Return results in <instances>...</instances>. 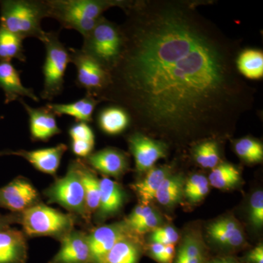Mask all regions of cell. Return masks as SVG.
<instances>
[{
  "label": "cell",
  "instance_id": "cell-32",
  "mask_svg": "<svg viewBox=\"0 0 263 263\" xmlns=\"http://www.w3.org/2000/svg\"><path fill=\"white\" fill-rule=\"evenodd\" d=\"M234 148L238 157L249 163H257L263 160L262 144L253 138L238 140L235 143Z\"/></svg>",
  "mask_w": 263,
  "mask_h": 263
},
{
  "label": "cell",
  "instance_id": "cell-14",
  "mask_svg": "<svg viewBox=\"0 0 263 263\" xmlns=\"http://www.w3.org/2000/svg\"><path fill=\"white\" fill-rule=\"evenodd\" d=\"M60 242L58 252L48 263H91L87 233L74 229Z\"/></svg>",
  "mask_w": 263,
  "mask_h": 263
},
{
  "label": "cell",
  "instance_id": "cell-21",
  "mask_svg": "<svg viewBox=\"0 0 263 263\" xmlns=\"http://www.w3.org/2000/svg\"><path fill=\"white\" fill-rule=\"evenodd\" d=\"M208 233L216 243L228 247H238L245 243V235L236 221L224 219L209 226Z\"/></svg>",
  "mask_w": 263,
  "mask_h": 263
},
{
  "label": "cell",
  "instance_id": "cell-5",
  "mask_svg": "<svg viewBox=\"0 0 263 263\" xmlns=\"http://www.w3.org/2000/svg\"><path fill=\"white\" fill-rule=\"evenodd\" d=\"M43 43L46 57L43 66V86L40 97L51 102L63 91L66 70L70 63V51L60 41V33L57 31L46 32Z\"/></svg>",
  "mask_w": 263,
  "mask_h": 263
},
{
  "label": "cell",
  "instance_id": "cell-6",
  "mask_svg": "<svg viewBox=\"0 0 263 263\" xmlns=\"http://www.w3.org/2000/svg\"><path fill=\"white\" fill-rule=\"evenodd\" d=\"M43 194L49 203L58 204L70 214L90 221L78 160L71 161L65 176L55 180Z\"/></svg>",
  "mask_w": 263,
  "mask_h": 263
},
{
  "label": "cell",
  "instance_id": "cell-8",
  "mask_svg": "<svg viewBox=\"0 0 263 263\" xmlns=\"http://www.w3.org/2000/svg\"><path fill=\"white\" fill-rule=\"evenodd\" d=\"M69 51L70 63L76 69V85L86 90V95L98 99L108 86V71L81 48H69Z\"/></svg>",
  "mask_w": 263,
  "mask_h": 263
},
{
  "label": "cell",
  "instance_id": "cell-30",
  "mask_svg": "<svg viewBox=\"0 0 263 263\" xmlns=\"http://www.w3.org/2000/svg\"><path fill=\"white\" fill-rule=\"evenodd\" d=\"M208 180L214 187L220 190L231 188L239 182L240 171L233 164H219L212 169Z\"/></svg>",
  "mask_w": 263,
  "mask_h": 263
},
{
  "label": "cell",
  "instance_id": "cell-27",
  "mask_svg": "<svg viewBox=\"0 0 263 263\" xmlns=\"http://www.w3.org/2000/svg\"><path fill=\"white\" fill-rule=\"evenodd\" d=\"M175 263H206L205 249L198 235L191 233L185 235Z\"/></svg>",
  "mask_w": 263,
  "mask_h": 263
},
{
  "label": "cell",
  "instance_id": "cell-29",
  "mask_svg": "<svg viewBox=\"0 0 263 263\" xmlns=\"http://www.w3.org/2000/svg\"><path fill=\"white\" fill-rule=\"evenodd\" d=\"M184 188V180L181 175H170L162 183L155 199L164 206H174L181 200Z\"/></svg>",
  "mask_w": 263,
  "mask_h": 263
},
{
  "label": "cell",
  "instance_id": "cell-35",
  "mask_svg": "<svg viewBox=\"0 0 263 263\" xmlns=\"http://www.w3.org/2000/svg\"><path fill=\"white\" fill-rule=\"evenodd\" d=\"M179 235L175 228L171 226L157 228L152 231L151 240L163 245H175L179 240Z\"/></svg>",
  "mask_w": 263,
  "mask_h": 263
},
{
  "label": "cell",
  "instance_id": "cell-43",
  "mask_svg": "<svg viewBox=\"0 0 263 263\" xmlns=\"http://www.w3.org/2000/svg\"><path fill=\"white\" fill-rule=\"evenodd\" d=\"M3 119V117H0V120ZM5 155H13V151L11 150H5L0 151V157Z\"/></svg>",
  "mask_w": 263,
  "mask_h": 263
},
{
  "label": "cell",
  "instance_id": "cell-20",
  "mask_svg": "<svg viewBox=\"0 0 263 263\" xmlns=\"http://www.w3.org/2000/svg\"><path fill=\"white\" fill-rule=\"evenodd\" d=\"M171 175L167 166L151 168L147 171L146 176L141 181L132 184L131 187L136 192L142 204L148 205V202L155 200L156 194L164 180Z\"/></svg>",
  "mask_w": 263,
  "mask_h": 263
},
{
  "label": "cell",
  "instance_id": "cell-37",
  "mask_svg": "<svg viewBox=\"0 0 263 263\" xmlns=\"http://www.w3.org/2000/svg\"><path fill=\"white\" fill-rule=\"evenodd\" d=\"M153 212V209L149 205L141 204V205L135 208L134 210L124 221V223H125L127 228H129L130 227L135 226L137 223L139 222L140 221L144 219L146 216L149 215Z\"/></svg>",
  "mask_w": 263,
  "mask_h": 263
},
{
  "label": "cell",
  "instance_id": "cell-34",
  "mask_svg": "<svg viewBox=\"0 0 263 263\" xmlns=\"http://www.w3.org/2000/svg\"><path fill=\"white\" fill-rule=\"evenodd\" d=\"M161 221V217L157 212L154 211L149 215L146 216L135 226L128 228L132 234L143 235L149 231H153L159 228Z\"/></svg>",
  "mask_w": 263,
  "mask_h": 263
},
{
  "label": "cell",
  "instance_id": "cell-11",
  "mask_svg": "<svg viewBox=\"0 0 263 263\" xmlns=\"http://www.w3.org/2000/svg\"><path fill=\"white\" fill-rule=\"evenodd\" d=\"M132 234L124 221L98 227L88 234L91 263H102L119 240Z\"/></svg>",
  "mask_w": 263,
  "mask_h": 263
},
{
  "label": "cell",
  "instance_id": "cell-16",
  "mask_svg": "<svg viewBox=\"0 0 263 263\" xmlns=\"http://www.w3.org/2000/svg\"><path fill=\"white\" fill-rule=\"evenodd\" d=\"M0 89L4 91L5 103L28 98L34 102L40 98L33 89L25 87L21 80L20 72L10 62H0Z\"/></svg>",
  "mask_w": 263,
  "mask_h": 263
},
{
  "label": "cell",
  "instance_id": "cell-24",
  "mask_svg": "<svg viewBox=\"0 0 263 263\" xmlns=\"http://www.w3.org/2000/svg\"><path fill=\"white\" fill-rule=\"evenodd\" d=\"M81 179L84 185L85 201L86 212L91 219V216L98 210L100 204V183L95 172L84 161L78 159Z\"/></svg>",
  "mask_w": 263,
  "mask_h": 263
},
{
  "label": "cell",
  "instance_id": "cell-10",
  "mask_svg": "<svg viewBox=\"0 0 263 263\" xmlns=\"http://www.w3.org/2000/svg\"><path fill=\"white\" fill-rule=\"evenodd\" d=\"M127 141L138 172H147L157 161L166 157V143L153 139L143 133L136 131L128 137Z\"/></svg>",
  "mask_w": 263,
  "mask_h": 263
},
{
  "label": "cell",
  "instance_id": "cell-23",
  "mask_svg": "<svg viewBox=\"0 0 263 263\" xmlns=\"http://www.w3.org/2000/svg\"><path fill=\"white\" fill-rule=\"evenodd\" d=\"M98 124L105 134L116 136L121 134L131 125V119L124 108L112 105L99 112Z\"/></svg>",
  "mask_w": 263,
  "mask_h": 263
},
{
  "label": "cell",
  "instance_id": "cell-7",
  "mask_svg": "<svg viewBox=\"0 0 263 263\" xmlns=\"http://www.w3.org/2000/svg\"><path fill=\"white\" fill-rule=\"evenodd\" d=\"M84 38L81 49L92 57L108 72L121 54L122 37L120 27L103 16Z\"/></svg>",
  "mask_w": 263,
  "mask_h": 263
},
{
  "label": "cell",
  "instance_id": "cell-12",
  "mask_svg": "<svg viewBox=\"0 0 263 263\" xmlns=\"http://www.w3.org/2000/svg\"><path fill=\"white\" fill-rule=\"evenodd\" d=\"M23 105L29 117V127L32 141L48 142L53 136L61 134L62 129L57 124L56 116L47 107L33 108L24 102L18 100Z\"/></svg>",
  "mask_w": 263,
  "mask_h": 263
},
{
  "label": "cell",
  "instance_id": "cell-19",
  "mask_svg": "<svg viewBox=\"0 0 263 263\" xmlns=\"http://www.w3.org/2000/svg\"><path fill=\"white\" fill-rule=\"evenodd\" d=\"M100 100L86 95L80 100L70 103H48L46 106L54 114L56 117L69 116L73 117L76 122L89 123L92 122L93 114Z\"/></svg>",
  "mask_w": 263,
  "mask_h": 263
},
{
  "label": "cell",
  "instance_id": "cell-26",
  "mask_svg": "<svg viewBox=\"0 0 263 263\" xmlns=\"http://www.w3.org/2000/svg\"><path fill=\"white\" fill-rule=\"evenodd\" d=\"M238 72L251 80H259L263 76V53L260 49L247 48L237 57Z\"/></svg>",
  "mask_w": 263,
  "mask_h": 263
},
{
  "label": "cell",
  "instance_id": "cell-15",
  "mask_svg": "<svg viewBox=\"0 0 263 263\" xmlns=\"http://www.w3.org/2000/svg\"><path fill=\"white\" fill-rule=\"evenodd\" d=\"M67 148L68 147L65 143H60L55 146L38 149L13 151V155L22 157L43 174L54 176Z\"/></svg>",
  "mask_w": 263,
  "mask_h": 263
},
{
  "label": "cell",
  "instance_id": "cell-36",
  "mask_svg": "<svg viewBox=\"0 0 263 263\" xmlns=\"http://www.w3.org/2000/svg\"><path fill=\"white\" fill-rule=\"evenodd\" d=\"M250 219L255 228H261L263 224V193L256 192L251 197Z\"/></svg>",
  "mask_w": 263,
  "mask_h": 263
},
{
  "label": "cell",
  "instance_id": "cell-4",
  "mask_svg": "<svg viewBox=\"0 0 263 263\" xmlns=\"http://www.w3.org/2000/svg\"><path fill=\"white\" fill-rule=\"evenodd\" d=\"M77 216L65 214L42 202L19 213V224L27 237L49 236L60 241L75 229Z\"/></svg>",
  "mask_w": 263,
  "mask_h": 263
},
{
  "label": "cell",
  "instance_id": "cell-2",
  "mask_svg": "<svg viewBox=\"0 0 263 263\" xmlns=\"http://www.w3.org/2000/svg\"><path fill=\"white\" fill-rule=\"evenodd\" d=\"M48 18L57 21L62 28L72 29L86 37L104 12L118 7L122 9L127 0H46Z\"/></svg>",
  "mask_w": 263,
  "mask_h": 263
},
{
  "label": "cell",
  "instance_id": "cell-3",
  "mask_svg": "<svg viewBox=\"0 0 263 263\" xmlns=\"http://www.w3.org/2000/svg\"><path fill=\"white\" fill-rule=\"evenodd\" d=\"M48 18L46 0L0 1V26L22 39L36 38L43 42L46 32L42 21Z\"/></svg>",
  "mask_w": 263,
  "mask_h": 263
},
{
  "label": "cell",
  "instance_id": "cell-31",
  "mask_svg": "<svg viewBox=\"0 0 263 263\" xmlns=\"http://www.w3.org/2000/svg\"><path fill=\"white\" fill-rule=\"evenodd\" d=\"M194 157L197 164L204 168H214L220 161L217 143L214 141L202 142L195 147Z\"/></svg>",
  "mask_w": 263,
  "mask_h": 263
},
{
  "label": "cell",
  "instance_id": "cell-13",
  "mask_svg": "<svg viewBox=\"0 0 263 263\" xmlns=\"http://www.w3.org/2000/svg\"><path fill=\"white\" fill-rule=\"evenodd\" d=\"M82 160L93 171L103 174L104 177H120L129 167L126 154L111 147L92 152Z\"/></svg>",
  "mask_w": 263,
  "mask_h": 263
},
{
  "label": "cell",
  "instance_id": "cell-42",
  "mask_svg": "<svg viewBox=\"0 0 263 263\" xmlns=\"http://www.w3.org/2000/svg\"><path fill=\"white\" fill-rule=\"evenodd\" d=\"M206 263H238V262L232 257H219V258L212 259Z\"/></svg>",
  "mask_w": 263,
  "mask_h": 263
},
{
  "label": "cell",
  "instance_id": "cell-41",
  "mask_svg": "<svg viewBox=\"0 0 263 263\" xmlns=\"http://www.w3.org/2000/svg\"><path fill=\"white\" fill-rule=\"evenodd\" d=\"M175 254H176L175 245H166L160 263H172Z\"/></svg>",
  "mask_w": 263,
  "mask_h": 263
},
{
  "label": "cell",
  "instance_id": "cell-17",
  "mask_svg": "<svg viewBox=\"0 0 263 263\" xmlns=\"http://www.w3.org/2000/svg\"><path fill=\"white\" fill-rule=\"evenodd\" d=\"M100 197L98 210L95 213V221L101 222L115 215L124 205L125 195L120 185L108 177L100 179Z\"/></svg>",
  "mask_w": 263,
  "mask_h": 263
},
{
  "label": "cell",
  "instance_id": "cell-40",
  "mask_svg": "<svg viewBox=\"0 0 263 263\" xmlns=\"http://www.w3.org/2000/svg\"><path fill=\"white\" fill-rule=\"evenodd\" d=\"M247 260L249 263H263V247L259 245L249 254Z\"/></svg>",
  "mask_w": 263,
  "mask_h": 263
},
{
  "label": "cell",
  "instance_id": "cell-22",
  "mask_svg": "<svg viewBox=\"0 0 263 263\" xmlns=\"http://www.w3.org/2000/svg\"><path fill=\"white\" fill-rule=\"evenodd\" d=\"M68 134L71 151L79 159L84 160L92 153L95 145V136L88 123H74L69 128Z\"/></svg>",
  "mask_w": 263,
  "mask_h": 263
},
{
  "label": "cell",
  "instance_id": "cell-33",
  "mask_svg": "<svg viewBox=\"0 0 263 263\" xmlns=\"http://www.w3.org/2000/svg\"><path fill=\"white\" fill-rule=\"evenodd\" d=\"M210 190L209 180L202 175L195 174L184 183L183 194L191 202L201 201Z\"/></svg>",
  "mask_w": 263,
  "mask_h": 263
},
{
  "label": "cell",
  "instance_id": "cell-1",
  "mask_svg": "<svg viewBox=\"0 0 263 263\" xmlns=\"http://www.w3.org/2000/svg\"><path fill=\"white\" fill-rule=\"evenodd\" d=\"M197 0H128L122 48L100 101L132 125L188 141L227 133L252 110L256 89L238 72L240 43L197 10Z\"/></svg>",
  "mask_w": 263,
  "mask_h": 263
},
{
  "label": "cell",
  "instance_id": "cell-28",
  "mask_svg": "<svg viewBox=\"0 0 263 263\" xmlns=\"http://www.w3.org/2000/svg\"><path fill=\"white\" fill-rule=\"evenodd\" d=\"M24 40L0 26V62L18 60L27 61L23 45Z\"/></svg>",
  "mask_w": 263,
  "mask_h": 263
},
{
  "label": "cell",
  "instance_id": "cell-18",
  "mask_svg": "<svg viewBox=\"0 0 263 263\" xmlns=\"http://www.w3.org/2000/svg\"><path fill=\"white\" fill-rule=\"evenodd\" d=\"M15 228L0 230V263H26L27 260V238Z\"/></svg>",
  "mask_w": 263,
  "mask_h": 263
},
{
  "label": "cell",
  "instance_id": "cell-9",
  "mask_svg": "<svg viewBox=\"0 0 263 263\" xmlns=\"http://www.w3.org/2000/svg\"><path fill=\"white\" fill-rule=\"evenodd\" d=\"M41 202V196L31 181L23 176L15 178L0 188V208L11 213H22Z\"/></svg>",
  "mask_w": 263,
  "mask_h": 263
},
{
  "label": "cell",
  "instance_id": "cell-38",
  "mask_svg": "<svg viewBox=\"0 0 263 263\" xmlns=\"http://www.w3.org/2000/svg\"><path fill=\"white\" fill-rule=\"evenodd\" d=\"M14 224H19V213L8 214H0V230L10 228Z\"/></svg>",
  "mask_w": 263,
  "mask_h": 263
},
{
  "label": "cell",
  "instance_id": "cell-25",
  "mask_svg": "<svg viewBox=\"0 0 263 263\" xmlns=\"http://www.w3.org/2000/svg\"><path fill=\"white\" fill-rule=\"evenodd\" d=\"M141 254L136 235H130L118 241L102 263H138Z\"/></svg>",
  "mask_w": 263,
  "mask_h": 263
},
{
  "label": "cell",
  "instance_id": "cell-39",
  "mask_svg": "<svg viewBox=\"0 0 263 263\" xmlns=\"http://www.w3.org/2000/svg\"><path fill=\"white\" fill-rule=\"evenodd\" d=\"M165 245L160 243L152 242L149 246L150 254L152 257L157 262H161Z\"/></svg>",
  "mask_w": 263,
  "mask_h": 263
}]
</instances>
